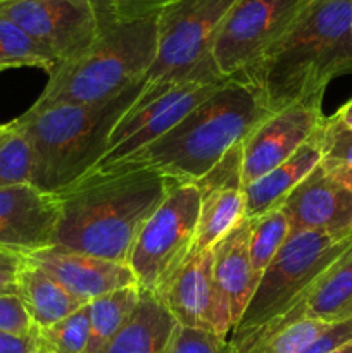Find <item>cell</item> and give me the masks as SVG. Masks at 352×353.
Returning a JSON list of instances; mask_svg holds the SVG:
<instances>
[{"label": "cell", "mask_w": 352, "mask_h": 353, "mask_svg": "<svg viewBox=\"0 0 352 353\" xmlns=\"http://www.w3.org/2000/svg\"><path fill=\"white\" fill-rule=\"evenodd\" d=\"M0 330L12 334H26L37 333V327L31 323L23 302L17 295H7L0 293Z\"/></svg>", "instance_id": "4dcf8cb0"}, {"label": "cell", "mask_w": 352, "mask_h": 353, "mask_svg": "<svg viewBox=\"0 0 352 353\" xmlns=\"http://www.w3.org/2000/svg\"><path fill=\"white\" fill-rule=\"evenodd\" d=\"M323 99H311L271 112L242 141L244 183L255 181L289 161L323 124Z\"/></svg>", "instance_id": "7c38bea8"}, {"label": "cell", "mask_w": 352, "mask_h": 353, "mask_svg": "<svg viewBox=\"0 0 352 353\" xmlns=\"http://www.w3.org/2000/svg\"><path fill=\"white\" fill-rule=\"evenodd\" d=\"M320 130L289 161L245 185V219H255L271 210L282 209L290 193L320 165L323 155Z\"/></svg>", "instance_id": "d6986e66"}, {"label": "cell", "mask_w": 352, "mask_h": 353, "mask_svg": "<svg viewBox=\"0 0 352 353\" xmlns=\"http://www.w3.org/2000/svg\"><path fill=\"white\" fill-rule=\"evenodd\" d=\"M61 203L31 183L0 188V248L31 255L54 245Z\"/></svg>", "instance_id": "9a60e30c"}, {"label": "cell", "mask_w": 352, "mask_h": 353, "mask_svg": "<svg viewBox=\"0 0 352 353\" xmlns=\"http://www.w3.org/2000/svg\"><path fill=\"white\" fill-rule=\"evenodd\" d=\"M38 334L41 345L50 353H85L90 336V303L50 327L40 330Z\"/></svg>", "instance_id": "83f0119b"}, {"label": "cell", "mask_w": 352, "mask_h": 353, "mask_svg": "<svg viewBox=\"0 0 352 353\" xmlns=\"http://www.w3.org/2000/svg\"><path fill=\"white\" fill-rule=\"evenodd\" d=\"M344 319H352V302L349 303V305L345 307V310H344V312H342V316H340V321H344Z\"/></svg>", "instance_id": "8d00e7d4"}, {"label": "cell", "mask_w": 352, "mask_h": 353, "mask_svg": "<svg viewBox=\"0 0 352 353\" xmlns=\"http://www.w3.org/2000/svg\"><path fill=\"white\" fill-rule=\"evenodd\" d=\"M57 61L23 28L0 16V71L16 68H40L50 74Z\"/></svg>", "instance_id": "d4e9b609"}, {"label": "cell", "mask_w": 352, "mask_h": 353, "mask_svg": "<svg viewBox=\"0 0 352 353\" xmlns=\"http://www.w3.org/2000/svg\"><path fill=\"white\" fill-rule=\"evenodd\" d=\"M251 223V240H248V257H251L252 279L254 288L259 279L264 274L266 268L271 264L275 255L289 238L290 221L283 209L271 210V212L259 216L255 219H248Z\"/></svg>", "instance_id": "cb8c5ba5"}, {"label": "cell", "mask_w": 352, "mask_h": 353, "mask_svg": "<svg viewBox=\"0 0 352 353\" xmlns=\"http://www.w3.org/2000/svg\"><path fill=\"white\" fill-rule=\"evenodd\" d=\"M351 31H352V19H351Z\"/></svg>", "instance_id": "ab89813d"}, {"label": "cell", "mask_w": 352, "mask_h": 353, "mask_svg": "<svg viewBox=\"0 0 352 353\" xmlns=\"http://www.w3.org/2000/svg\"><path fill=\"white\" fill-rule=\"evenodd\" d=\"M175 0H92L100 23H130L159 16Z\"/></svg>", "instance_id": "f1b7e54d"}, {"label": "cell", "mask_w": 352, "mask_h": 353, "mask_svg": "<svg viewBox=\"0 0 352 353\" xmlns=\"http://www.w3.org/2000/svg\"><path fill=\"white\" fill-rule=\"evenodd\" d=\"M41 347L40 334H12L0 330V353H38Z\"/></svg>", "instance_id": "836d02e7"}, {"label": "cell", "mask_w": 352, "mask_h": 353, "mask_svg": "<svg viewBox=\"0 0 352 353\" xmlns=\"http://www.w3.org/2000/svg\"><path fill=\"white\" fill-rule=\"evenodd\" d=\"M228 79L230 78H221L216 74L195 76L162 90L159 95L145 102L133 103L130 112L110 133L106 155L92 171H99L130 157L171 131L186 114L192 112Z\"/></svg>", "instance_id": "30bf717a"}, {"label": "cell", "mask_w": 352, "mask_h": 353, "mask_svg": "<svg viewBox=\"0 0 352 353\" xmlns=\"http://www.w3.org/2000/svg\"><path fill=\"white\" fill-rule=\"evenodd\" d=\"M26 257L43 269L83 305L107 293L137 285V279L126 264L79 254L68 248L52 245Z\"/></svg>", "instance_id": "2e32d148"}, {"label": "cell", "mask_w": 352, "mask_h": 353, "mask_svg": "<svg viewBox=\"0 0 352 353\" xmlns=\"http://www.w3.org/2000/svg\"><path fill=\"white\" fill-rule=\"evenodd\" d=\"M138 300L140 288L131 285L90 302V336L85 353H102L130 319Z\"/></svg>", "instance_id": "603a6c76"}, {"label": "cell", "mask_w": 352, "mask_h": 353, "mask_svg": "<svg viewBox=\"0 0 352 353\" xmlns=\"http://www.w3.org/2000/svg\"><path fill=\"white\" fill-rule=\"evenodd\" d=\"M351 247L352 230L290 231L259 279L230 340L245 336L304 302L321 274Z\"/></svg>", "instance_id": "8992f818"}, {"label": "cell", "mask_w": 352, "mask_h": 353, "mask_svg": "<svg viewBox=\"0 0 352 353\" xmlns=\"http://www.w3.org/2000/svg\"><path fill=\"white\" fill-rule=\"evenodd\" d=\"M166 353H237L230 338L176 326Z\"/></svg>", "instance_id": "f546056e"}, {"label": "cell", "mask_w": 352, "mask_h": 353, "mask_svg": "<svg viewBox=\"0 0 352 353\" xmlns=\"http://www.w3.org/2000/svg\"><path fill=\"white\" fill-rule=\"evenodd\" d=\"M269 114L254 83L230 78L171 131L130 157L88 174L152 169L176 185H195Z\"/></svg>", "instance_id": "3957f363"}, {"label": "cell", "mask_w": 352, "mask_h": 353, "mask_svg": "<svg viewBox=\"0 0 352 353\" xmlns=\"http://www.w3.org/2000/svg\"><path fill=\"white\" fill-rule=\"evenodd\" d=\"M235 0H175L157 16V52L145 74L141 103L195 76L216 74L213 43ZM223 78V76H221Z\"/></svg>", "instance_id": "52a82bcc"}, {"label": "cell", "mask_w": 352, "mask_h": 353, "mask_svg": "<svg viewBox=\"0 0 352 353\" xmlns=\"http://www.w3.org/2000/svg\"><path fill=\"white\" fill-rule=\"evenodd\" d=\"M26 255L0 248V293L17 295V278Z\"/></svg>", "instance_id": "d6a6232c"}, {"label": "cell", "mask_w": 352, "mask_h": 353, "mask_svg": "<svg viewBox=\"0 0 352 353\" xmlns=\"http://www.w3.org/2000/svg\"><path fill=\"white\" fill-rule=\"evenodd\" d=\"M251 223L245 219L213 247V276L217 295L235 326L247 309L254 293L251 257Z\"/></svg>", "instance_id": "ac0fdd59"}, {"label": "cell", "mask_w": 352, "mask_h": 353, "mask_svg": "<svg viewBox=\"0 0 352 353\" xmlns=\"http://www.w3.org/2000/svg\"><path fill=\"white\" fill-rule=\"evenodd\" d=\"M176 324L230 338L233 323L217 295L213 276V248L193 252L157 296Z\"/></svg>", "instance_id": "4fadbf2b"}, {"label": "cell", "mask_w": 352, "mask_h": 353, "mask_svg": "<svg viewBox=\"0 0 352 353\" xmlns=\"http://www.w3.org/2000/svg\"><path fill=\"white\" fill-rule=\"evenodd\" d=\"M309 0H235L213 43L223 78H240L289 31Z\"/></svg>", "instance_id": "9c48e42d"}, {"label": "cell", "mask_w": 352, "mask_h": 353, "mask_svg": "<svg viewBox=\"0 0 352 353\" xmlns=\"http://www.w3.org/2000/svg\"><path fill=\"white\" fill-rule=\"evenodd\" d=\"M320 165L342 185L352 190V128L338 123L333 116L324 117L320 130Z\"/></svg>", "instance_id": "484cf974"}, {"label": "cell", "mask_w": 352, "mask_h": 353, "mask_svg": "<svg viewBox=\"0 0 352 353\" xmlns=\"http://www.w3.org/2000/svg\"><path fill=\"white\" fill-rule=\"evenodd\" d=\"M0 16L23 28L57 65L81 57L100 33L92 0H16L0 6Z\"/></svg>", "instance_id": "8fae6325"}, {"label": "cell", "mask_w": 352, "mask_h": 353, "mask_svg": "<svg viewBox=\"0 0 352 353\" xmlns=\"http://www.w3.org/2000/svg\"><path fill=\"white\" fill-rule=\"evenodd\" d=\"M38 353H50V352H48L47 348H45L43 345H41V347H40V350H38Z\"/></svg>", "instance_id": "f35d334b"}, {"label": "cell", "mask_w": 352, "mask_h": 353, "mask_svg": "<svg viewBox=\"0 0 352 353\" xmlns=\"http://www.w3.org/2000/svg\"><path fill=\"white\" fill-rule=\"evenodd\" d=\"M176 326L157 296L140 292L133 314L102 353H166Z\"/></svg>", "instance_id": "ffe728a7"}, {"label": "cell", "mask_w": 352, "mask_h": 353, "mask_svg": "<svg viewBox=\"0 0 352 353\" xmlns=\"http://www.w3.org/2000/svg\"><path fill=\"white\" fill-rule=\"evenodd\" d=\"M145 83L93 105H31L14 119L31 148V185L59 195L102 161L116 124L130 112Z\"/></svg>", "instance_id": "277c9868"}, {"label": "cell", "mask_w": 352, "mask_h": 353, "mask_svg": "<svg viewBox=\"0 0 352 353\" xmlns=\"http://www.w3.org/2000/svg\"><path fill=\"white\" fill-rule=\"evenodd\" d=\"M352 302V247L342 254L314 283L304 300L306 317L321 323L340 321L345 307Z\"/></svg>", "instance_id": "7402d4cb"}, {"label": "cell", "mask_w": 352, "mask_h": 353, "mask_svg": "<svg viewBox=\"0 0 352 353\" xmlns=\"http://www.w3.org/2000/svg\"><path fill=\"white\" fill-rule=\"evenodd\" d=\"M17 296L38 331L71 316L83 305L59 283H55L43 269L38 268L30 257H24L23 268L19 271Z\"/></svg>", "instance_id": "44dd1931"}, {"label": "cell", "mask_w": 352, "mask_h": 353, "mask_svg": "<svg viewBox=\"0 0 352 353\" xmlns=\"http://www.w3.org/2000/svg\"><path fill=\"white\" fill-rule=\"evenodd\" d=\"M351 340L352 319L337 321V323H331L320 336H316L313 341H309L306 347L300 348L297 353H328Z\"/></svg>", "instance_id": "1f68e13d"}, {"label": "cell", "mask_w": 352, "mask_h": 353, "mask_svg": "<svg viewBox=\"0 0 352 353\" xmlns=\"http://www.w3.org/2000/svg\"><path fill=\"white\" fill-rule=\"evenodd\" d=\"M352 0H309L285 34L240 78L257 86L266 109L323 99L333 78L352 72Z\"/></svg>", "instance_id": "7a4b0ae2"}, {"label": "cell", "mask_w": 352, "mask_h": 353, "mask_svg": "<svg viewBox=\"0 0 352 353\" xmlns=\"http://www.w3.org/2000/svg\"><path fill=\"white\" fill-rule=\"evenodd\" d=\"M31 181V148L14 121L0 124V188Z\"/></svg>", "instance_id": "4316f807"}, {"label": "cell", "mask_w": 352, "mask_h": 353, "mask_svg": "<svg viewBox=\"0 0 352 353\" xmlns=\"http://www.w3.org/2000/svg\"><path fill=\"white\" fill-rule=\"evenodd\" d=\"M157 52V16L100 23L95 43L76 61L59 64L33 105H93L116 99L145 79Z\"/></svg>", "instance_id": "5b68a950"}, {"label": "cell", "mask_w": 352, "mask_h": 353, "mask_svg": "<svg viewBox=\"0 0 352 353\" xmlns=\"http://www.w3.org/2000/svg\"><path fill=\"white\" fill-rule=\"evenodd\" d=\"M10 2H16V0H0V6H6V3H10Z\"/></svg>", "instance_id": "74e56055"}, {"label": "cell", "mask_w": 352, "mask_h": 353, "mask_svg": "<svg viewBox=\"0 0 352 353\" xmlns=\"http://www.w3.org/2000/svg\"><path fill=\"white\" fill-rule=\"evenodd\" d=\"M292 231L352 230V190L317 165L282 205Z\"/></svg>", "instance_id": "e0dca14e"}, {"label": "cell", "mask_w": 352, "mask_h": 353, "mask_svg": "<svg viewBox=\"0 0 352 353\" xmlns=\"http://www.w3.org/2000/svg\"><path fill=\"white\" fill-rule=\"evenodd\" d=\"M195 186L200 195V212L193 252H200L213 248L245 221L242 143L235 145Z\"/></svg>", "instance_id": "5bb4252c"}, {"label": "cell", "mask_w": 352, "mask_h": 353, "mask_svg": "<svg viewBox=\"0 0 352 353\" xmlns=\"http://www.w3.org/2000/svg\"><path fill=\"white\" fill-rule=\"evenodd\" d=\"M333 117L338 121V123L344 124V126L352 128V99L349 100L347 103H344V105L333 114Z\"/></svg>", "instance_id": "e575fe53"}, {"label": "cell", "mask_w": 352, "mask_h": 353, "mask_svg": "<svg viewBox=\"0 0 352 353\" xmlns=\"http://www.w3.org/2000/svg\"><path fill=\"white\" fill-rule=\"evenodd\" d=\"M200 195L195 185H175L141 228L128 268L140 292L159 296L195 250Z\"/></svg>", "instance_id": "ba28073f"}, {"label": "cell", "mask_w": 352, "mask_h": 353, "mask_svg": "<svg viewBox=\"0 0 352 353\" xmlns=\"http://www.w3.org/2000/svg\"><path fill=\"white\" fill-rule=\"evenodd\" d=\"M328 353H352V340L347 341V343L340 345V347H337L335 350H331Z\"/></svg>", "instance_id": "d590c367"}, {"label": "cell", "mask_w": 352, "mask_h": 353, "mask_svg": "<svg viewBox=\"0 0 352 353\" xmlns=\"http://www.w3.org/2000/svg\"><path fill=\"white\" fill-rule=\"evenodd\" d=\"M175 185L152 169L86 174L57 195L54 247L128 265L141 228Z\"/></svg>", "instance_id": "6da1fadb"}]
</instances>
